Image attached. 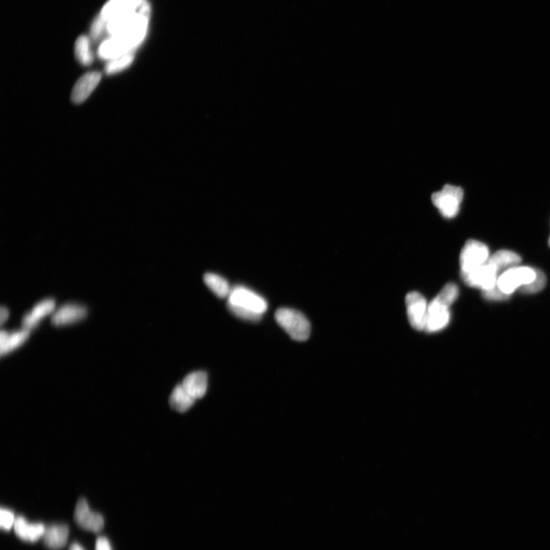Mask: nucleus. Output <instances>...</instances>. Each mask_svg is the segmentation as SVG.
I'll return each mask as SVG.
<instances>
[{
    "instance_id": "1",
    "label": "nucleus",
    "mask_w": 550,
    "mask_h": 550,
    "mask_svg": "<svg viewBox=\"0 0 550 550\" xmlns=\"http://www.w3.org/2000/svg\"><path fill=\"white\" fill-rule=\"evenodd\" d=\"M227 299L230 311L237 318L246 321L261 320L269 307L263 297L244 286L232 288Z\"/></svg>"
},
{
    "instance_id": "2",
    "label": "nucleus",
    "mask_w": 550,
    "mask_h": 550,
    "mask_svg": "<svg viewBox=\"0 0 550 550\" xmlns=\"http://www.w3.org/2000/svg\"><path fill=\"white\" fill-rule=\"evenodd\" d=\"M458 297V288L453 283H449L438 295L428 304L425 332L433 333L445 329L449 323L451 314L449 307Z\"/></svg>"
},
{
    "instance_id": "3",
    "label": "nucleus",
    "mask_w": 550,
    "mask_h": 550,
    "mask_svg": "<svg viewBox=\"0 0 550 550\" xmlns=\"http://www.w3.org/2000/svg\"><path fill=\"white\" fill-rule=\"evenodd\" d=\"M146 36L145 33L112 36L99 46L98 55L103 60L111 61L115 57L134 53Z\"/></svg>"
},
{
    "instance_id": "4",
    "label": "nucleus",
    "mask_w": 550,
    "mask_h": 550,
    "mask_svg": "<svg viewBox=\"0 0 550 550\" xmlns=\"http://www.w3.org/2000/svg\"><path fill=\"white\" fill-rule=\"evenodd\" d=\"M275 320L291 339L298 341L309 339L311 323L302 313L290 308H281L275 313Z\"/></svg>"
},
{
    "instance_id": "5",
    "label": "nucleus",
    "mask_w": 550,
    "mask_h": 550,
    "mask_svg": "<svg viewBox=\"0 0 550 550\" xmlns=\"http://www.w3.org/2000/svg\"><path fill=\"white\" fill-rule=\"evenodd\" d=\"M464 191L460 187L446 185L432 195V202L440 214L446 219H453L460 213Z\"/></svg>"
},
{
    "instance_id": "6",
    "label": "nucleus",
    "mask_w": 550,
    "mask_h": 550,
    "mask_svg": "<svg viewBox=\"0 0 550 550\" xmlns=\"http://www.w3.org/2000/svg\"><path fill=\"white\" fill-rule=\"evenodd\" d=\"M537 277V269L530 267H512L498 279L497 287L504 294L511 296L514 291L530 284Z\"/></svg>"
},
{
    "instance_id": "7",
    "label": "nucleus",
    "mask_w": 550,
    "mask_h": 550,
    "mask_svg": "<svg viewBox=\"0 0 550 550\" xmlns=\"http://www.w3.org/2000/svg\"><path fill=\"white\" fill-rule=\"evenodd\" d=\"M488 246L477 240L466 241L460 254L461 273L470 272L486 264L489 258Z\"/></svg>"
},
{
    "instance_id": "8",
    "label": "nucleus",
    "mask_w": 550,
    "mask_h": 550,
    "mask_svg": "<svg viewBox=\"0 0 550 550\" xmlns=\"http://www.w3.org/2000/svg\"><path fill=\"white\" fill-rule=\"evenodd\" d=\"M498 272L495 265L486 262L470 272L461 273V277L468 286L484 291L497 286Z\"/></svg>"
},
{
    "instance_id": "9",
    "label": "nucleus",
    "mask_w": 550,
    "mask_h": 550,
    "mask_svg": "<svg viewBox=\"0 0 550 550\" xmlns=\"http://www.w3.org/2000/svg\"><path fill=\"white\" fill-rule=\"evenodd\" d=\"M407 314L411 326L416 330L424 331L428 311L426 298L418 292H410L405 298Z\"/></svg>"
},
{
    "instance_id": "10",
    "label": "nucleus",
    "mask_w": 550,
    "mask_h": 550,
    "mask_svg": "<svg viewBox=\"0 0 550 550\" xmlns=\"http://www.w3.org/2000/svg\"><path fill=\"white\" fill-rule=\"evenodd\" d=\"M74 520L80 528L94 532L101 531L104 526L101 514L91 512L85 499L79 500L74 512Z\"/></svg>"
},
{
    "instance_id": "11",
    "label": "nucleus",
    "mask_w": 550,
    "mask_h": 550,
    "mask_svg": "<svg viewBox=\"0 0 550 550\" xmlns=\"http://www.w3.org/2000/svg\"><path fill=\"white\" fill-rule=\"evenodd\" d=\"M102 79V74L91 71L83 75L73 88L71 101L75 104H81L93 93Z\"/></svg>"
},
{
    "instance_id": "12",
    "label": "nucleus",
    "mask_w": 550,
    "mask_h": 550,
    "mask_svg": "<svg viewBox=\"0 0 550 550\" xmlns=\"http://www.w3.org/2000/svg\"><path fill=\"white\" fill-rule=\"evenodd\" d=\"M87 313L85 306L73 304H65L55 312L52 322L55 326H64L85 318Z\"/></svg>"
},
{
    "instance_id": "13",
    "label": "nucleus",
    "mask_w": 550,
    "mask_h": 550,
    "mask_svg": "<svg viewBox=\"0 0 550 550\" xmlns=\"http://www.w3.org/2000/svg\"><path fill=\"white\" fill-rule=\"evenodd\" d=\"M144 0H110L101 11L102 17L110 21L124 14L139 9Z\"/></svg>"
},
{
    "instance_id": "14",
    "label": "nucleus",
    "mask_w": 550,
    "mask_h": 550,
    "mask_svg": "<svg viewBox=\"0 0 550 550\" xmlns=\"http://www.w3.org/2000/svg\"><path fill=\"white\" fill-rule=\"evenodd\" d=\"M13 527L16 535L29 542H36L43 538L45 530L44 524L29 523L22 516H16Z\"/></svg>"
},
{
    "instance_id": "15",
    "label": "nucleus",
    "mask_w": 550,
    "mask_h": 550,
    "mask_svg": "<svg viewBox=\"0 0 550 550\" xmlns=\"http://www.w3.org/2000/svg\"><path fill=\"white\" fill-rule=\"evenodd\" d=\"M69 535L68 525L52 524L45 527L43 539L48 548L57 550L65 547Z\"/></svg>"
},
{
    "instance_id": "16",
    "label": "nucleus",
    "mask_w": 550,
    "mask_h": 550,
    "mask_svg": "<svg viewBox=\"0 0 550 550\" xmlns=\"http://www.w3.org/2000/svg\"><path fill=\"white\" fill-rule=\"evenodd\" d=\"M181 385L195 401L204 397L207 390V376L204 372L190 373L183 379Z\"/></svg>"
},
{
    "instance_id": "17",
    "label": "nucleus",
    "mask_w": 550,
    "mask_h": 550,
    "mask_svg": "<svg viewBox=\"0 0 550 550\" xmlns=\"http://www.w3.org/2000/svg\"><path fill=\"white\" fill-rule=\"evenodd\" d=\"M55 302L52 299H45L33 308L32 311L24 316L23 329L31 330L38 326L40 320L55 311Z\"/></svg>"
},
{
    "instance_id": "18",
    "label": "nucleus",
    "mask_w": 550,
    "mask_h": 550,
    "mask_svg": "<svg viewBox=\"0 0 550 550\" xmlns=\"http://www.w3.org/2000/svg\"><path fill=\"white\" fill-rule=\"evenodd\" d=\"M30 335V331L23 329L21 331H16L13 333L3 330L0 334V348L1 355L10 353L14 349L17 348L26 341Z\"/></svg>"
},
{
    "instance_id": "19",
    "label": "nucleus",
    "mask_w": 550,
    "mask_h": 550,
    "mask_svg": "<svg viewBox=\"0 0 550 550\" xmlns=\"http://www.w3.org/2000/svg\"><path fill=\"white\" fill-rule=\"evenodd\" d=\"M521 261L522 258L519 254L508 250H499L489 257L487 262L495 265L498 271H501L518 266Z\"/></svg>"
},
{
    "instance_id": "20",
    "label": "nucleus",
    "mask_w": 550,
    "mask_h": 550,
    "mask_svg": "<svg viewBox=\"0 0 550 550\" xmlns=\"http://www.w3.org/2000/svg\"><path fill=\"white\" fill-rule=\"evenodd\" d=\"M204 281L207 288L215 295L220 298H228L232 288L229 282L220 276V275L214 273H206L204 275Z\"/></svg>"
},
{
    "instance_id": "21",
    "label": "nucleus",
    "mask_w": 550,
    "mask_h": 550,
    "mask_svg": "<svg viewBox=\"0 0 550 550\" xmlns=\"http://www.w3.org/2000/svg\"><path fill=\"white\" fill-rule=\"evenodd\" d=\"M195 402V400L189 395L181 384L175 387L170 397V404L173 409L181 413H185L190 410Z\"/></svg>"
},
{
    "instance_id": "22",
    "label": "nucleus",
    "mask_w": 550,
    "mask_h": 550,
    "mask_svg": "<svg viewBox=\"0 0 550 550\" xmlns=\"http://www.w3.org/2000/svg\"><path fill=\"white\" fill-rule=\"evenodd\" d=\"M75 56L83 66H90L94 62V55L91 51L90 39L85 36H80L74 46Z\"/></svg>"
},
{
    "instance_id": "23",
    "label": "nucleus",
    "mask_w": 550,
    "mask_h": 550,
    "mask_svg": "<svg viewBox=\"0 0 550 550\" xmlns=\"http://www.w3.org/2000/svg\"><path fill=\"white\" fill-rule=\"evenodd\" d=\"M134 53H129L108 61L105 66L106 73L113 75L127 69L134 61Z\"/></svg>"
},
{
    "instance_id": "24",
    "label": "nucleus",
    "mask_w": 550,
    "mask_h": 550,
    "mask_svg": "<svg viewBox=\"0 0 550 550\" xmlns=\"http://www.w3.org/2000/svg\"><path fill=\"white\" fill-rule=\"evenodd\" d=\"M547 281V280L545 274L543 272L537 269V277L535 281H532L527 285L523 286L520 290L523 294H536L540 292L542 290L545 288Z\"/></svg>"
},
{
    "instance_id": "25",
    "label": "nucleus",
    "mask_w": 550,
    "mask_h": 550,
    "mask_svg": "<svg viewBox=\"0 0 550 550\" xmlns=\"http://www.w3.org/2000/svg\"><path fill=\"white\" fill-rule=\"evenodd\" d=\"M482 297L488 301L493 302H504L510 297L509 295L502 292L497 286L493 289L482 291Z\"/></svg>"
},
{
    "instance_id": "26",
    "label": "nucleus",
    "mask_w": 550,
    "mask_h": 550,
    "mask_svg": "<svg viewBox=\"0 0 550 550\" xmlns=\"http://www.w3.org/2000/svg\"><path fill=\"white\" fill-rule=\"evenodd\" d=\"M15 521L13 513L8 509L1 508L0 512V526L4 530H9L13 527Z\"/></svg>"
},
{
    "instance_id": "27",
    "label": "nucleus",
    "mask_w": 550,
    "mask_h": 550,
    "mask_svg": "<svg viewBox=\"0 0 550 550\" xmlns=\"http://www.w3.org/2000/svg\"><path fill=\"white\" fill-rule=\"evenodd\" d=\"M106 24H107L106 21L102 17L101 15H99L92 24L91 29H90V36L91 38L97 40L99 36H101V33L103 32Z\"/></svg>"
},
{
    "instance_id": "28",
    "label": "nucleus",
    "mask_w": 550,
    "mask_h": 550,
    "mask_svg": "<svg viewBox=\"0 0 550 550\" xmlns=\"http://www.w3.org/2000/svg\"><path fill=\"white\" fill-rule=\"evenodd\" d=\"M96 550H113L109 541L106 537H99L97 540Z\"/></svg>"
},
{
    "instance_id": "29",
    "label": "nucleus",
    "mask_w": 550,
    "mask_h": 550,
    "mask_svg": "<svg viewBox=\"0 0 550 550\" xmlns=\"http://www.w3.org/2000/svg\"><path fill=\"white\" fill-rule=\"evenodd\" d=\"M9 311L7 310V308L2 306L1 310H0V322L1 324H3L9 318Z\"/></svg>"
},
{
    "instance_id": "30",
    "label": "nucleus",
    "mask_w": 550,
    "mask_h": 550,
    "mask_svg": "<svg viewBox=\"0 0 550 550\" xmlns=\"http://www.w3.org/2000/svg\"><path fill=\"white\" fill-rule=\"evenodd\" d=\"M69 550H83V549L79 544H73L70 547Z\"/></svg>"
},
{
    "instance_id": "31",
    "label": "nucleus",
    "mask_w": 550,
    "mask_h": 550,
    "mask_svg": "<svg viewBox=\"0 0 550 550\" xmlns=\"http://www.w3.org/2000/svg\"><path fill=\"white\" fill-rule=\"evenodd\" d=\"M549 246H550V238H549Z\"/></svg>"
}]
</instances>
